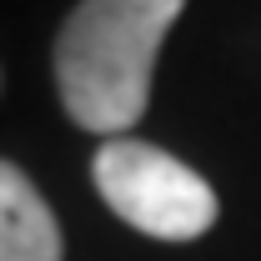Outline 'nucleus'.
Returning a JSON list of instances; mask_svg holds the SVG:
<instances>
[{"label": "nucleus", "instance_id": "nucleus-1", "mask_svg": "<svg viewBox=\"0 0 261 261\" xmlns=\"http://www.w3.org/2000/svg\"><path fill=\"white\" fill-rule=\"evenodd\" d=\"M186 0H81L56 31V91L91 136H126L151 106L166 31Z\"/></svg>", "mask_w": 261, "mask_h": 261}, {"label": "nucleus", "instance_id": "nucleus-2", "mask_svg": "<svg viewBox=\"0 0 261 261\" xmlns=\"http://www.w3.org/2000/svg\"><path fill=\"white\" fill-rule=\"evenodd\" d=\"M91 181L126 226L156 241H196L216 226V211H221L216 191L186 161L130 136H116L96 151Z\"/></svg>", "mask_w": 261, "mask_h": 261}, {"label": "nucleus", "instance_id": "nucleus-3", "mask_svg": "<svg viewBox=\"0 0 261 261\" xmlns=\"http://www.w3.org/2000/svg\"><path fill=\"white\" fill-rule=\"evenodd\" d=\"M61 226L20 166L0 161V261H61Z\"/></svg>", "mask_w": 261, "mask_h": 261}]
</instances>
